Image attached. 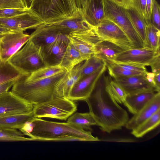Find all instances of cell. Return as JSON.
Segmentation results:
<instances>
[{"mask_svg":"<svg viewBox=\"0 0 160 160\" xmlns=\"http://www.w3.org/2000/svg\"><path fill=\"white\" fill-rule=\"evenodd\" d=\"M103 73L85 101L89 112L101 130L108 133L120 130L129 120L127 111L105 90Z\"/></svg>","mask_w":160,"mask_h":160,"instance_id":"6da1fadb","label":"cell"},{"mask_svg":"<svg viewBox=\"0 0 160 160\" xmlns=\"http://www.w3.org/2000/svg\"><path fill=\"white\" fill-rule=\"evenodd\" d=\"M35 125L30 138L32 141H98L90 131L68 122H58L34 118L31 121Z\"/></svg>","mask_w":160,"mask_h":160,"instance_id":"7a4b0ae2","label":"cell"},{"mask_svg":"<svg viewBox=\"0 0 160 160\" xmlns=\"http://www.w3.org/2000/svg\"><path fill=\"white\" fill-rule=\"evenodd\" d=\"M69 71L65 69L49 77L32 81H26L24 74L13 85L11 91L33 105L43 102L53 96L55 86Z\"/></svg>","mask_w":160,"mask_h":160,"instance_id":"3957f363","label":"cell"},{"mask_svg":"<svg viewBox=\"0 0 160 160\" xmlns=\"http://www.w3.org/2000/svg\"><path fill=\"white\" fill-rule=\"evenodd\" d=\"M29 8L46 24L82 16L80 0H32Z\"/></svg>","mask_w":160,"mask_h":160,"instance_id":"277c9868","label":"cell"},{"mask_svg":"<svg viewBox=\"0 0 160 160\" xmlns=\"http://www.w3.org/2000/svg\"><path fill=\"white\" fill-rule=\"evenodd\" d=\"M42 48L35 44L30 38L24 46L8 61L22 74H30L46 66L42 55Z\"/></svg>","mask_w":160,"mask_h":160,"instance_id":"5b68a950","label":"cell"},{"mask_svg":"<svg viewBox=\"0 0 160 160\" xmlns=\"http://www.w3.org/2000/svg\"><path fill=\"white\" fill-rule=\"evenodd\" d=\"M77 110V104L68 98L53 96L50 99L33 105L35 118H50L66 120Z\"/></svg>","mask_w":160,"mask_h":160,"instance_id":"8992f818","label":"cell"},{"mask_svg":"<svg viewBox=\"0 0 160 160\" xmlns=\"http://www.w3.org/2000/svg\"><path fill=\"white\" fill-rule=\"evenodd\" d=\"M105 18L113 22L124 32L135 48L145 47L122 6L112 0H103Z\"/></svg>","mask_w":160,"mask_h":160,"instance_id":"52a82bcc","label":"cell"},{"mask_svg":"<svg viewBox=\"0 0 160 160\" xmlns=\"http://www.w3.org/2000/svg\"><path fill=\"white\" fill-rule=\"evenodd\" d=\"M66 36L86 60L93 55L95 45L103 41L97 34L94 27L83 30L71 32Z\"/></svg>","mask_w":160,"mask_h":160,"instance_id":"ba28073f","label":"cell"},{"mask_svg":"<svg viewBox=\"0 0 160 160\" xmlns=\"http://www.w3.org/2000/svg\"><path fill=\"white\" fill-rule=\"evenodd\" d=\"M94 27L97 34L103 41L112 43L124 50L135 48L122 29L111 20L105 18Z\"/></svg>","mask_w":160,"mask_h":160,"instance_id":"9c48e42d","label":"cell"},{"mask_svg":"<svg viewBox=\"0 0 160 160\" xmlns=\"http://www.w3.org/2000/svg\"><path fill=\"white\" fill-rule=\"evenodd\" d=\"M160 55V51H155L146 47L134 48L123 50L111 61L145 67L150 66Z\"/></svg>","mask_w":160,"mask_h":160,"instance_id":"30bf717a","label":"cell"},{"mask_svg":"<svg viewBox=\"0 0 160 160\" xmlns=\"http://www.w3.org/2000/svg\"><path fill=\"white\" fill-rule=\"evenodd\" d=\"M33 108L32 104L11 91L0 94V116L28 114Z\"/></svg>","mask_w":160,"mask_h":160,"instance_id":"8fae6325","label":"cell"},{"mask_svg":"<svg viewBox=\"0 0 160 160\" xmlns=\"http://www.w3.org/2000/svg\"><path fill=\"white\" fill-rule=\"evenodd\" d=\"M44 23L42 19L31 9L23 14L9 18H0V27L18 32L35 29Z\"/></svg>","mask_w":160,"mask_h":160,"instance_id":"7c38bea8","label":"cell"},{"mask_svg":"<svg viewBox=\"0 0 160 160\" xmlns=\"http://www.w3.org/2000/svg\"><path fill=\"white\" fill-rule=\"evenodd\" d=\"M106 68V64L94 73L80 80L72 87L68 98L74 101H85L91 95Z\"/></svg>","mask_w":160,"mask_h":160,"instance_id":"4fadbf2b","label":"cell"},{"mask_svg":"<svg viewBox=\"0 0 160 160\" xmlns=\"http://www.w3.org/2000/svg\"><path fill=\"white\" fill-rule=\"evenodd\" d=\"M30 35L23 32H14L0 38V59L7 62L28 41Z\"/></svg>","mask_w":160,"mask_h":160,"instance_id":"5bb4252c","label":"cell"},{"mask_svg":"<svg viewBox=\"0 0 160 160\" xmlns=\"http://www.w3.org/2000/svg\"><path fill=\"white\" fill-rule=\"evenodd\" d=\"M146 75L118 77L114 80L123 88L127 96L148 91L158 92L155 87L148 81Z\"/></svg>","mask_w":160,"mask_h":160,"instance_id":"9a60e30c","label":"cell"},{"mask_svg":"<svg viewBox=\"0 0 160 160\" xmlns=\"http://www.w3.org/2000/svg\"><path fill=\"white\" fill-rule=\"evenodd\" d=\"M69 42L66 36L42 47V55L46 66L60 64Z\"/></svg>","mask_w":160,"mask_h":160,"instance_id":"2e32d148","label":"cell"},{"mask_svg":"<svg viewBox=\"0 0 160 160\" xmlns=\"http://www.w3.org/2000/svg\"><path fill=\"white\" fill-rule=\"evenodd\" d=\"M30 39L36 44L43 47L66 36L53 26L44 23L35 29Z\"/></svg>","mask_w":160,"mask_h":160,"instance_id":"e0dca14e","label":"cell"},{"mask_svg":"<svg viewBox=\"0 0 160 160\" xmlns=\"http://www.w3.org/2000/svg\"><path fill=\"white\" fill-rule=\"evenodd\" d=\"M83 62L74 67L57 83L54 88V96L68 98L72 87L81 79Z\"/></svg>","mask_w":160,"mask_h":160,"instance_id":"ac0fdd59","label":"cell"},{"mask_svg":"<svg viewBox=\"0 0 160 160\" xmlns=\"http://www.w3.org/2000/svg\"><path fill=\"white\" fill-rule=\"evenodd\" d=\"M160 109V92H157L153 97L140 111L128 120L125 126L132 130L149 118Z\"/></svg>","mask_w":160,"mask_h":160,"instance_id":"d6986e66","label":"cell"},{"mask_svg":"<svg viewBox=\"0 0 160 160\" xmlns=\"http://www.w3.org/2000/svg\"><path fill=\"white\" fill-rule=\"evenodd\" d=\"M82 16L90 25L95 27L105 18L103 0H88L82 9Z\"/></svg>","mask_w":160,"mask_h":160,"instance_id":"ffe728a7","label":"cell"},{"mask_svg":"<svg viewBox=\"0 0 160 160\" xmlns=\"http://www.w3.org/2000/svg\"><path fill=\"white\" fill-rule=\"evenodd\" d=\"M47 24L54 27L66 35L72 32L83 30L93 27L84 19L82 16Z\"/></svg>","mask_w":160,"mask_h":160,"instance_id":"44dd1931","label":"cell"},{"mask_svg":"<svg viewBox=\"0 0 160 160\" xmlns=\"http://www.w3.org/2000/svg\"><path fill=\"white\" fill-rule=\"evenodd\" d=\"M156 92L148 91L127 96L123 104L131 113L135 114L151 100Z\"/></svg>","mask_w":160,"mask_h":160,"instance_id":"7402d4cb","label":"cell"},{"mask_svg":"<svg viewBox=\"0 0 160 160\" xmlns=\"http://www.w3.org/2000/svg\"><path fill=\"white\" fill-rule=\"evenodd\" d=\"M124 50L112 43L103 41L95 46L93 55L104 61H112L116 57Z\"/></svg>","mask_w":160,"mask_h":160,"instance_id":"603a6c76","label":"cell"},{"mask_svg":"<svg viewBox=\"0 0 160 160\" xmlns=\"http://www.w3.org/2000/svg\"><path fill=\"white\" fill-rule=\"evenodd\" d=\"M34 118L33 112L29 114L0 116V128L19 130L27 121Z\"/></svg>","mask_w":160,"mask_h":160,"instance_id":"cb8c5ba5","label":"cell"},{"mask_svg":"<svg viewBox=\"0 0 160 160\" xmlns=\"http://www.w3.org/2000/svg\"><path fill=\"white\" fill-rule=\"evenodd\" d=\"M86 60L82 55L69 42L59 65L70 71L75 66Z\"/></svg>","mask_w":160,"mask_h":160,"instance_id":"d4e9b609","label":"cell"},{"mask_svg":"<svg viewBox=\"0 0 160 160\" xmlns=\"http://www.w3.org/2000/svg\"><path fill=\"white\" fill-rule=\"evenodd\" d=\"M127 14L133 27L142 41L146 43V27L147 23L145 19L132 7L125 8Z\"/></svg>","mask_w":160,"mask_h":160,"instance_id":"484cf974","label":"cell"},{"mask_svg":"<svg viewBox=\"0 0 160 160\" xmlns=\"http://www.w3.org/2000/svg\"><path fill=\"white\" fill-rule=\"evenodd\" d=\"M160 122V109L152 116L132 130L131 134L137 138L143 137L156 128Z\"/></svg>","mask_w":160,"mask_h":160,"instance_id":"4316f807","label":"cell"},{"mask_svg":"<svg viewBox=\"0 0 160 160\" xmlns=\"http://www.w3.org/2000/svg\"><path fill=\"white\" fill-rule=\"evenodd\" d=\"M66 69L59 65L45 66L41 67L30 74H25L24 79L27 81H37L49 77Z\"/></svg>","mask_w":160,"mask_h":160,"instance_id":"83f0119b","label":"cell"},{"mask_svg":"<svg viewBox=\"0 0 160 160\" xmlns=\"http://www.w3.org/2000/svg\"><path fill=\"white\" fill-rule=\"evenodd\" d=\"M105 90L118 103H123L127 95L123 88L111 77L104 75Z\"/></svg>","mask_w":160,"mask_h":160,"instance_id":"f1b7e54d","label":"cell"},{"mask_svg":"<svg viewBox=\"0 0 160 160\" xmlns=\"http://www.w3.org/2000/svg\"><path fill=\"white\" fill-rule=\"evenodd\" d=\"M67 122L85 130L92 131L91 127L96 125L95 121L89 112H76L68 118Z\"/></svg>","mask_w":160,"mask_h":160,"instance_id":"f546056e","label":"cell"},{"mask_svg":"<svg viewBox=\"0 0 160 160\" xmlns=\"http://www.w3.org/2000/svg\"><path fill=\"white\" fill-rule=\"evenodd\" d=\"M146 47L158 51H160V31L151 23L147 24L146 27Z\"/></svg>","mask_w":160,"mask_h":160,"instance_id":"4dcf8cb0","label":"cell"},{"mask_svg":"<svg viewBox=\"0 0 160 160\" xmlns=\"http://www.w3.org/2000/svg\"><path fill=\"white\" fill-rule=\"evenodd\" d=\"M106 64L103 60L94 55L91 56L82 63L80 79L94 73Z\"/></svg>","mask_w":160,"mask_h":160,"instance_id":"1f68e13d","label":"cell"},{"mask_svg":"<svg viewBox=\"0 0 160 160\" xmlns=\"http://www.w3.org/2000/svg\"><path fill=\"white\" fill-rule=\"evenodd\" d=\"M105 62L109 76L114 78L118 77H127L136 75L146 74L147 73L130 71L118 63L112 61Z\"/></svg>","mask_w":160,"mask_h":160,"instance_id":"d6a6232c","label":"cell"},{"mask_svg":"<svg viewBox=\"0 0 160 160\" xmlns=\"http://www.w3.org/2000/svg\"><path fill=\"white\" fill-rule=\"evenodd\" d=\"M24 75L14 68L8 61L3 62L0 59V84L21 77Z\"/></svg>","mask_w":160,"mask_h":160,"instance_id":"836d02e7","label":"cell"},{"mask_svg":"<svg viewBox=\"0 0 160 160\" xmlns=\"http://www.w3.org/2000/svg\"><path fill=\"white\" fill-rule=\"evenodd\" d=\"M32 141L31 138H27L19 130L13 129L0 128V141L18 142Z\"/></svg>","mask_w":160,"mask_h":160,"instance_id":"e575fe53","label":"cell"},{"mask_svg":"<svg viewBox=\"0 0 160 160\" xmlns=\"http://www.w3.org/2000/svg\"><path fill=\"white\" fill-rule=\"evenodd\" d=\"M30 10L27 8L0 9V18H9L21 15L27 12Z\"/></svg>","mask_w":160,"mask_h":160,"instance_id":"d590c367","label":"cell"},{"mask_svg":"<svg viewBox=\"0 0 160 160\" xmlns=\"http://www.w3.org/2000/svg\"><path fill=\"white\" fill-rule=\"evenodd\" d=\"M160 30V6L156 0L154 1L150 23Z\"/></svg>","mask_w":160,"mask_h":160,"instance_id":"8d00e7d4","label":"cell"},{"mask_svg":"<svg viewBox=\"0 0 160 160\" xmlns=\"http://www.w3.org/2000/svg\"><path fill=\"white\" fill-rule=\"evenodd\" d=\"M26 8L23 0H0V9Z\"/></svg>","mask_w":160,"mask_h":160,"instance_id":"74e56055","label":"cell"},{"mask_svg":"<svg viewBox=\"0 0 160 160\" xmlns=\"http://www.w3.org/2000/svg\"><path fill=\"white\" fill-rule=\"evenodd\" d=\"M146 3V0H132V7L137 11L145 21Z\"/></svg>","mask_w":160,"mask_h":160,"instance_id":"f35d334b","label":"cell"},{"mask_svg":"<svg viewBox=\"0 0 160 160\" xmlns=\"http://www.w3.org/2000/svg\"><path fill=\"white\" fill-rule=\"evenodd\" d=\"M154 0H146L145 14L147 24L150 23L152 9Z\"/></svg>","mask_w":160,"mask_h":160,"instance_id":"ab89813d","label":"cell"},{"mask_svg":"<svg viewBox=\"0 0 160 160\" xmlns=\"http://www.w3.org/2000/svg\"><path fill=\"white\" fill-rule=\"evenodd\" d=\"M21 77L0 84V94L8 91L9 89Z\"/></svg>","mask_w":160,"mask_h":160,"instance_id":"60d3db41","label":"cell"},{"mask_svg":"<svg viewBox=\"0 0 160 160\" xmlns=\"http://www.w3.org/2000/svg\"><path fill=\"white\" fill-rule=\"evenodd\" d=\"M34 125V123L31 121H27L19 130L24 135H26L29 137Z\"/></svg>","mask_w":160,"mask_h":160,"instance_id":"b9f144b4","label":"cell"},{"mask_svg":"<svg viewBox=\"0 0 160 160\" xmlns=\"http://www.w3.org/2000/svg\"><path fill=\"white\" fill-rule=\"evenodd\" d=\"M160 55L156 58L154 61L150 65L152 72L157 73L160 72Z\"/></svg>","mask_w":160,"mask_h":160,"instance_id":"7bdbcfd3","label":"cell"},{"mask_svg":"<svg viewBox=\"0 0 160 160\" xmlns=\"http://www.w3.org/2000/svg\"><path fill=\"white\" fill-rule=\"evenodd\" d=\"M154 80L155 87L157 91L160 92V72L155 73Z\"/></svg>","mask_w":160,"mask_h":160,"instance_id":"ee69618b","label":"cell"},{"mask_svg":"<svg viewBox=\"0 0 160 160\" xmlns=\"http://www.w3.org/2000/svg\"><path fill=\"white\" fill-rule=\"evenodd\" d=\"M155 75V73L153 72H147L146 75V78L148 81L149 82L152 84L154 87L155 82L154 80Z\"/></svg>","mask_w":160,"mask_h":160,"instance_id":"f6af8a7d","label":"cell"},{"mask_svg":"<svg viewBox=\"0 0 160 160\" xmlns=\"http://www.w3.org/2000/svg\"><path fill=\"white\" fill-rule=\"evenodd\" d=\"M16 32L11 29L0 27V38L5 34Z\"/></svg>","mask_w":160,"mask_h":160,"instance_id":"bcb514c9","label":"cell"},{"mask_svg":"<svg viewBox=\"0 0 160 160\" xmlns=\"http://www.w3.org/2000/svg\"><path fill=\"white\" fill-rule=\"evenodd\" d=\"M122 6L125 8L132 7V0H122Z\"/></svg>","mask_w":160,"mask_h":160,"instance_id":"7dc6e473","label":"cell"},{"mask_svg":"<svg viewBox=\"0 0 160 160\" xmlns=\"http://www.w3.org/2000/svg\"><path fill=\"white\" fill-rule=\"evenodd\" d=\"M26 8H29L30 6L32 0H23Z\"/></svg>","mask_w":160,"mask_h":160,"instance_id":"c3c4849f","label":"cell"},{"mask_svg":"<svg viewBox=\"0 0 160 160\" xmlns=\"http://www.w3.org/2000/svg\"><path fill=\"white\" fill-rule=\"evenodd\" d=\"M119 5L122 6V0H112Z\"/></svg>","mask_w":160,"mask_h":160,"instance_id":"681fc988","label":"cell"}]
</instances>
